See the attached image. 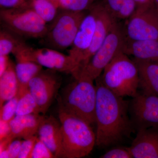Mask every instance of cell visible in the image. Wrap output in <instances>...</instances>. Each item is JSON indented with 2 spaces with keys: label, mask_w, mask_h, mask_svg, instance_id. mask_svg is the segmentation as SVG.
Listing matches in <instances>:
<instances>
[{
  "label": "cell",
  "mask_w": 158,
  "mask_h": 158,
  "mask_svg": "<svg viewBox=\"0 0 158 158\" xmlns=\"http://www.w3.org/2000/svg\"><path fill=\"white\" fill-rule=\"evenodd\" d=\"M95 81V144L100 148L108 147L129 138L135 130L129 116L130 102L105 87L99 77Z\"/></svg>",
  "instance_id": "6da1fadb"
},
{
  "label": "cell",
  "mask_w": 158,
  "mask_h": 158,
  "mask_svg": "<svg viewBox=\"0 0 158 158\" xmlns=\"http://www.w3.org/2000/svg\"><path fill=\"white\" fill-rule=\"evenodd\" d=\"M60 130L55 158H81L88 156L96 144V134L83 119L59 110Z\"/></svg>",
  "instance_id": "7a4b0ae2"
},
{
  "label": "cell",
  "mask_w": 158,
  "mask_h": 158,
  "mask_svg": "<svg viewBox=\"0 0 158 158\" xmlns=\"http://www.w3.org/2000/svg\"><path fill=\"white\" fill-rule=\"evenodd\" d=\"M74 79L62 89L58 99L59 110L78 117L90 125L96 123L95 85L90 80Z\"/></svg>",
  "instance_id": "3957f363"
},
{
  "label": "cell",
  "mask_w": 158,
  "mask_h": 158,
  "mask_svg": "<svg viewBox=\"0 0 158 158\" xmlns=\"http://www.w3.org/2000/svg\"><path fill=\"white\" fill-rule=\"evenodd\" d=\"M99 77L102 83L118 96L134 97L139 89L138 69L132 59L118 52Z\"/></svg>",
  "instance_id": "277c9868"
},
{
  "label": "cell",
  "mask_w": 158,
  "mask_h": 158,
  "mask_svg": "<svg viewBox=\"0 0 158 158\" xmlns=\"http://www.w3.org/2000/svg\"><path fill=\"white\" fill-rule=\"evenodd\" d=\"M125 37L123 28L117 22L88 63L73 76L74 78L87 79L94 81L100 76L116 54L122 50Z\"/></svg>",
  "instance_id": "5b68a950"
},
{
  "label": "cell",
  "mask_w": 158,
  "mask_h": 158,
  "mask_svg": "<svg viewBox=\"0 0 158 158\" xmlns=\"http://www.w3.org/2000/svg\"><path fill=\"white\" fill-rule=\"evenodd\" d=\"M0 18L4 29L19 37L43 38L48 31L47 23L32 7L2 9Z\"/></svg>",
  "instance_id": "8992f818"
},
{
  "label": "cell",
  "mask_w": 158,
  "mask_h": 158,
  "mask_svg": "<svg viewBox=\"0 0 158 158\" xmlns=\"http://www.w3.org/2000/svg\"><path fill=\"white\" fill-rule=\"evenodd\" d=\"M87 13L64 10L57 15L43 38L49 48L58 51L70 48Z\"/></svg>",
  "instance_id": "52a82bcc"
},
{
  "label": "cell",
  "mask_w": 158,
  "mask_h": 158,
  "mask_svg": "<svg viewBox=\"0 0 158 158\" xmlns=\"http://www.w3.org/2000/svg\"><path fill=\"white\" fill-rule=\"evenodd\" d=\"M16 51L19 52L28 60L58 72L72 75L77 69L75 62L69 55H64L54 49L49 48H34L24 42Z\"/></svg>",
  "instance_id": "ba28073f"
},
{
  "label": "cell",
  "mask_w": 158,
  "mask_h": 158,
  "mask_svg": "<svg viewBox=\"0 0 158 158\" xmlns=\"http://www.w3.org/2000/svg\"><path fill=\"white\" fill-rule=\"evenodd\" d=\"M127 39L131 40H158V9L152 7L136 9L123 28Z\"/></svg>",
  "instance_id": "9c48e42d"
},
{
  "label": "cell",
  "mask_w": 158,
  "mask_h": 158,
  "mask_svg": "<svg viewBox=\"0 0 158 158\" xmlns=\"http://www.w3.org/2000/svg\"><path fill=\"white\" fill-rule=\"evenodd\" d=\"M57 72L48 69L42 70L29 82V90L40 114L45 115L61 86V78Z\"/></svg>",
  "instance_id": "30bf717a"
},
{
  "label": "cell",
  "mask_w": 158,
  "mask_h": 158,
  "mask_svg": "<svg viewBox=\"0 0 158 158\" xmlns=\"http://www.w3.org/2000/svg\"><path fill=\"white\" fill-rule=\"evenodd\" d=\"M132 98L129 113L135 130L158 126V96L138 91Z\"/></svg>",
  "instance_id": "8fae6325"
},
{
  "label": "cell",
  "mask_w": 158,
  "mask_h": 158,
  "mask_svg": "<svg viewBox=\"0 0 158 158\" xmlns=\"http://www.w3.org/2000/svg\"><path fill=\"white\" fill-rule=\"evenodd\" d=\"M96 7L95 5H93L82 20L73 43L69 51L68 55L77 65L75 72L78 69L92 41L96 28Z\"/></svg>",
  "instance_id": "7c38bea8"
},
{
  "label": "cell",
  "mask_w": 158,
  "mask_h": 158,
  "mask_svg": "<svg viewBox=\"0 0 158 158\" xmlns=\"http://www.w3.org/2000/svg\"><path fill=\"white\" fill-rule=\"evenodd\" d=\"M95 6L97 12L96 24L93 39L78 69L74 74L88 63L90 58L101 46L108 34L117 22V19L108 11L102 2Z\"/></svg>",
  "instance_id": "4fadbf2b"
},
{
  "label": "cell",
  "mask_w": 158,
  "mask_h": 158,
  "mask_svg": "<svg viewBox=\"0 0 158 158\" xmlns=\"http://www.w3.org/2000/svg\"><path fill=\"white\" fill-rule=\"evenodd\" d=\"M129 148L133 158H158V126L138 131Z\"/></svg>",
  "instance_id": "5bb4252c"
},
{
  "label": "cell",
  "mask_w": 158,
  "mask_h": 158,
  "mask_svg": "<svg viewBox=\"0 0 158 158\" xmlns=\"http://www.w3.org/2000/svg\"><path fill=\"white\" fill-rule=\"evenodd\" d=\"M138 69L141 92L158 96V62L133 58Z\"/></svg>",
  "instance_id": "9a60e30c"
},
{
  "label": "cell",
  "mask_w": 158,
  "mask_h": 158,
  "mask_svg": "<svg viewBox=\"0 0 158 158\" xmlns=\"http://www.w3.org/2000/svg\"><path fill=\"white\" fill-rule=\"evenodd\" d=\"M44 115L30 114L15 115L9 122L11 137L16 138L28 139L37 135L40 124L45 118Z\"/></svg>",
  "instance_id": "2e32d148"
},
{
  "label": "cell",
  "mask_w": 158,
  "mask_h": 158,
  "mask_svg": "<svg viewBox=\"0 0 158 158\" xmlns=\"http://www.w3.org/2000/svg\"><path fill=\"white\" fill-rule=\"evenodd\" d=\"M123 51L133 58L158 62V40L135 41L125 37Z\"/></svg>",
  "instance_id": "e0dca14e"
},
{
  "label": "cell",
  "mask_w": 158,
  "mask_h": 158,
  "mask_svg": "<svg viewBox=\"0 0 158 158\" xmlns=\"http://www.w3.org/2000/svg\"><path fill=\"white\" fill-rule=\"evenodd\" d=\"M16 59L15 72L18 81V90L28 88L31 79L42 70L43 66L36 62L26 59L18 51L13 53Z\"/></svg>",
  "instance_id": "ac0fdd59"
},
{
  "label": "cell",
  "mask_w": 158,
  "mask_h": 158,
  "mask_svg": "<svg viewBox=\"0 0 158 158\" xmlns=\"http://www.w3.org/2000/svg\"><path fill=\"white\" fill-rule=\"evenodd\" d=\"M60 123L52 116L45 117L40 126L37 135L55 156L57 150V142Z\"/></svg>",
  "instance_id": "d6986e66"
},
{
  "label": "cell",
  "mask_w": 158,
  "mask_h": 158,
  "mask_svg": "<svg viewBox=\"0 0 158 158\" xmlns=\"http://www.w3.org/2000/svg\"><path fill=\"white\" fill-rule=\"evenodd\" d=\"M18 90V81L15 65L10 60L7 69L0 76V107L16 96Z\"/></svg>",
  "instance_id": "ffe728a7"
},
{
  "label": "cell",
  "mask_w": 158,
  "mask_h": 158,
  "mask_svg": "<svg viewBox=\"0 0 158 158\" xmlns=\"http://www.w3.org/2000/svg\"><path fill=\"white\" fill-rule=\"evenodd\" d=\"M31 7L46 23L53 22L56 17L57 0H33Z\"/></svg>",
  "instance_id": "44dd1931"
},
{
  "label": "cell",
  "mask_w": 158,
  "mask_h": 158,
  "mask_svg": "<svg viewBox=\"0 0 158 158\" xmlns=\"http://www.w3.org/2000/svg\"><path fill=\"white\" fill-rule=\"evenodd\" d=\"M17 95L19 96V100L16 115L40 114L37 103L28 88L23 91H18Z\"/></svg>",
  "instance_id": "7402d4cb"
},
{
  "label": "cell",
  "mask_w": 158,
  "mask_h": 158,
  "mask_svg": "<svg viewBox=\"0 0 158 158\" xmlns=\"http://www.w3.org/2000/svg\"><path fill=\"white\" fill-rule=\"evenodd\" d=\"M19 36L3 29L0 31V56H9L13 54L23 43Z\"/></svg>",
  "instance_id": "603a6c76"
},
{
  "label": "cell",
  "mask_w": 158,
  "mask_h": 158,
  "mask_svg": "<svg viewBox=\"0 0 158 158\" xmlns=\"http://www.w3.org/2000/svg\"><path fill=\"white\" fill-rule=\"evenodd\" d=\"M94 0H57L59 8L64 10L84 11L91 8Z\"/></svg>",
  "instance_id": "cb8c5ba5"
},
{
  "label": "cell",
  "mask_w": 158,
  "mask_h": 158,
  "mask_svg": "<svg viewBox=\"0 0 158 158\" xmlns=\"http://www.w3.org/2000/svg\"><path fill=\"white\" fill-rule=\"evenodd\" d=\"M19 96L16 94L10 100L8 101L6 104L1 107L0 119L3 121L10 122L16 115Z\"/></svg>",
  "instance_id": "d4e9b609"
},
{
  "label": "cell",
  "mask_w": 158,
  "mask_h": 158,
  "mask_svg": "<svg viewBox=\"0 0 158 158\" xmlns=\"http://www.w3.org/2000/svg\"><path fill=\"white\" fill-rule=\"evenodd\" d=\"M135 0H122L120 9L116 15V19H127L136 10Z\"/></svg>",
  "instance_id": "484cf974"
},
{
  "label": "cell",
  "mask_w": 158,
  "mask_h": 158,
  "mask_svg": "<svg viewBox=\"0 0 158 158\" xmlns=\"http://www.w3.org/2000/svg\"><path fill=\"white\" fill-rule=\"evenodd\" d=\"M55 158L54 154L37 137L31 158Z\"/></svg>",
  "instance_id": "4316f807"
},
{
  "label": "cell",
  "mask_w": 158,
  "mask_h": 158,
  "mask_svg": "<svg viewBox=\"0 0 158 158\" xmlns=\"http://www.w3.org/2000/svg\"><path fill=\"white\" fill-rule=\"evenodd\" d=\"M37 136H34L23 141L18 158H31Z\"/></svg>",
  "instance_id": "83f0119b"
},
{
  "label": "cell",
  "mask_w": 158,
  "mask_h": 158,
  "mask_svg": "<svg viewBox=\"0 0 158 158\" xmlns=\"http://www.w3.org/2000/svg\"><path fill=\"white\" fill-rule=\"evenodd\" d=\"M101 158H133L129 147H117L108 151Z\"/></svg>",
  "instance_id": "f1b7e54d"
},
{
  "label": "cell",
  "mask_w": 158,
  "mask_h": 158,
  "mask_svg": "<svg viewBox=\"0 0 158 158\" xmlns=\"http://www.w3.org/2000/svg\"><path fill=\"white\" fill-rule=\"evenodd\" d=\"M0 5L4 9L30 8L26 0H0Z\"/></svg>",
  "instance_id": "f546056e"
},
{
  "label": "cell",
  "mask_w": 158,
  "mask_h": 158,
  "mask_svg": "<svg viewBox=\"0 0 158 158\" xmlns=\"http://www.w3.org/2000/svg\"><path fill=\"white\" fill-rule=\"evenodd\" d=\"M122 2V0H104L102 3L111 15L116 19V15L121 7Z\"/></svg>",
  "instance_id": "4dcf8cb0"
},
{
  "label": "cell",
  "mask_w": 158,
  "mask_h": 158,
  "mask_svg": "<svg viewBox=\"0 0 158 158\" xmlns=\"http://www.w3.org/2000/svg\"><path fill=\"white\" fill-rule=\"evenodd\" d=\"M20 138L14 139L9 144L8 147V151L9 158H18L23 141Z\"/></svg>",
  "instance_id": "1f68e13d"
},
{
  "label": "cell",
  "mask_w": 158,
  "mask_h": 158,
  "mask_svg": "<svg viewBox=\"0 0 158 158\" xmlns=\"http://www.w3.org/2000/svg\"><path fill=\"white\" fill-rule=\"evenodd\" d=\"M11 134V130L9 122L0 119V141L9 137Z\"/></svg>",
  "instance_id": "d6a6232c"
},
{
  "label": "cell",
  "mask_w": 158,
  "mask_h": 158,
  "mask_svg": "<svg viewBox=\"0 0 158 158\" xmlns=\"http://www.w3.org/2000/svg\"><path fill=\"white\" fill-rule=\"evenodd\" d=\"M135 2L136 9H144L155 6L153 0H135Z\"/></svg>",
  "instance_id": "836d02e7"
},
{
  "label": "cell",
  "mask_w": 158,
  "mask_h": 158,
  "mask_svg": "<svg viewBox=\"0 0 158 158\" xmlns=\"http://www.w3.org/2000/svg\"><path fill=\"white\" fill-rule=\"evenodd\" d=\"M10 61L9 56H0V76L7 69Z\"/></svg>",
  "instance_id": "e575fe53"
},
{
  "label": "cell",
  "mask_w": 158,
  "mask_h": 158,
  "mask_svg": "<svg viewBox=\"0 0 158 158\" xmlns=\"http://www.w3.org/2000/svg\"><path fill=\"white\" fill-rule=\"evenodd\" d=\"M0 158H9V153L8 149L0 152Z\"/></svg>",
  "instance_id": "d590c367"
},
{
  "label": "cell",
  "mask_w": 158,
  "mask_h": 158,
  "mask_svg": "<svg viewBox=\"0 0 158 158\" xmlns=\"http://www.w3.org/2000/svg\"><path fill=\"white\" fill-rule=\"evenodd\" d=\"M153 2L155 6L158 9V0H153Z\"/></svg>",
  "instance_id": "8d00e7d4"
}]
</instances>
